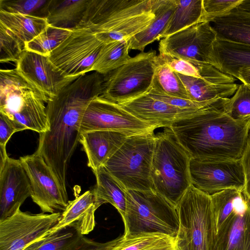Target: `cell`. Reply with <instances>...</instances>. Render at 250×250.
Masks as SVG:
<instances>
[{"label": "cell", "mask_w": 250, "mask_h": 250, "mask_svg": "<svg viewBox=\"0 0 250 250\" xmlns=\"http://www.w3.org/2000/svg\"><path fill=\"white\" fill-rule=\"evenodd\" d=\"M103 80L104 75L96 71L82 75L47 103L49 130L39 134L36 152L50 167L67 197V170L79 142L82 118L90 102L101 95Z\"/></svg>", "instance_id": "6da1fadb"}, {"label": "cell", "mask_w": 250, "mask_h": 250, "mask_svg": "<svg viewBox=\"0 0 250 250\" xmlns=\"http://www.w3.org/2000/svg\"><path fill=\"white\" fill-rule=\"evenodd\" d=\"M229 98L174 122L169 127L191 158L223 161L241 159L250 120H235L225 111Z\"/></svg>", "instance_id": "7a4b0ae2"}, {"label": "cell", "mask_w": 250, "mask_h": 250, "mask_svg": "<svg viewBox=\"0 0 250 250\" xmlns=\"http://www.w3.org/2000/svg\"><path fill=\"white\" fill-rule=\"evenodd\" d=\"M155 17L152 0H88L77 28L88 30L108 43L130 39L147 28Z\"/></svg>", "instance_id": "3957f363"}, {"label": "cell", "mask_w": 250, "mask_h": 250, "mask_svg": "<svg viewBox=\"0 0 250 250\" xmlns=\"http://www.w3.org/2000/svg\"><path fill=\"white\" fill-rule=\"evenodd\" d=\"M190 159L170 127L155 135L151 180L154 190L175 206L192 185Z\"/></svg>", "instance_id": "277c9868"}, {"label": "cell", "mask_w": 250, "mask_h": 250, "mask_svg": "<svg viewBox=\"0 0 250 250\" xmlns=\"http://www.w3.org/2000/svg\"><path fill=\"white\" fill-rule=\"evenodd\" d=\"M125 191L124 235L159 233L176 237L179 220L174 205L155 190Z\"/></svg>", "instance_id": "5b68a950"}, {"label": "cell", "mask_w": 250, "mask_h": 250, "mask_svg": "<svg viewBox=\"0 0 250 250\" xmlns=\"http://www.w3.org/2000/svg\"><path fill=\"white\" fill-rule=\"evenodd\" d=\"M182 250H215L216 229L211 196L192 185L176 206Z\"/></svg>", "instance_id": "8992f818"}, {"label": "cell", "mask_w": 250, "mask_h": 250, "mask_svg": "<svg viewBox=\"0 0 250 250\" xmlns=\"http://www.w3.org/2000/svg\"><path fill=\"white\" fill-rule=\"evenodd\" d=\"M155 140L154 132L131 135L104 165L124 189L154 190L151 170Z\"/></svg>", "instance_id": "52a82bcc"}, {"label": "cell", "mask_w": 250, "mask_h": 250, "mask_svg": "<svg viewBox=\"0 0 250 250\" xmlns=\"http://www.w3.org/2000/svg\"><path fill=\"white\" fill-rule=\"evenodd\" d=\"M155 51L141 52L121 67L104 75V98L117 104L128 101L150 89L155 69Z\"/></svg>", "instance_id": "ba28073f"}, {"label": "cell", "mask_w": 250, "mask_h": 250, "mask_svg": "<svg viewBox=\"0 0 250 250\" xmlns=\"http://www.w3.org/2000/svg\"><path fill=\"white\" fill-rule=\"evenodd\" d=\"M104 43L85 29L77 28L48 57L65 76L78 78L92 69Z\"/></svg>", "instance_id": "9c48e42d"}, {"label": "cell", "mask_w": 250, "mask_h": 250, "mask_svg": "<svg viewBox=\"0 0 250 250\" xmlns=\"http://www.w3.org/2000/svg\"><path fill=\"white\" fill-rule=\"evenodd\" d=\"M159 127L140 120L117 103L100 95L86 107L79 132L81 134L91 131L113 130L135 135L154 132Z\"/></svg>", "instance_id": "30bf717a"}, {"label": "cell", "mask_w": 250, "mask_h": 250, "mask_svg": "<svg viewBox=\"0 0 250 250\" xmlns=\"http://www.w3.org/2000/svg\"><path fill=\"white\" fill-rule=\"evenodd\" d=\"M61 215L32 214L18 208L13 215L0 221V250H23L48 234Z\"/></svg>", "instance_id": "8fae6325"}, {"label": "cell", "mask_w": 250, "mask_h": 250, "mask_svg": "<svg viewBox=\"0 0 250 250\" xmlns=\"http://www.w3.org/2000/svg\"><path fill=\"white\" fill-rule=\"evenodd\" d=\"M189 170L192 185L210 195L228 189H244L241 159L214 161L191 158Z\"/></svg>", "instance_id": "7c38bea8"}, {"label": "cell", "mask_w": 250, "mask_h": 250, "mask_svg": "<svg viewBox=\"0 0 250 250\" xmlns=\"http://www.w3.org/2000/svg\"><path fill=\"white\" fill-rule=\"evenodd\" d=\"M217 38L210 22L202 21L162 39L160 54H166L190 62L211 64V54Z\"/></svg>", "instance_id": "4fadbf2b"}, {"label": "cell", "mask_w": 250, "mask_h": 250, "mask_svg": "<svg viewBox=\"0 0 250 250\" xmlns=\"http://www.w3.org/2000/svg\"><path fill=\"white\" fill-rule=\"evenodd\" d=\"M20 160L28 176L33 201L42 213L63 212L68 203L52 170L36 152L21 156Z\"/></svg>", "instance_id": "5bb4252c"}, {"label": "cell", "mask_w": 250, "mask_h": 250, "mask_svg": "<svg viewBox=\"0 0 250 250\" xmlns=\"http://www.w3.org/2000/svg\"><path fill=\"white\" fill-rule=\"evenodd\" d=\"M16 69L42 96L46 104L63 87L78 78L65 76L48 57L25 49L16 63Z\"/></svg>", "instance_id": "9a60e30c"}, {"label": "cell", "mask_w": 250, "mask_h": 250, "mask_svg": "<svg viewBox=\"0 0 250 250\" xmlns=\"http://www.w3.org/2000/svg\"><path fill=\"white\" fill-rule=\"evenodd\" d=\"M45 102L36 90L28 89L9 96L0 102V112L15 120L24 130L39 134L49 130Z\"/></svg>", "instance_id": "2e32d148"}, {"label": "cell", "mask_w": 250, "mask_h": 250, "mask_svg": "<svg viewBox=\"0 0 250 250\" xmlns=\"http://www.w3.org/2000/svg\"><path fill=\"white\" fill-rule=\"evenodd\" d=\"M31 194L28 176L19 159L0 165V221L13 215Z\"/></svg>", "instance_id": "e0dca14e"}, {"label": "cell", "mask_w": 250, "mask_h": 250, "mask_svg": "<svg viewBox=\"0 0 250 250\" xmlns=\"http://www.w3.org/2000/svg\"><path fill=\"white\" fill-rule=\"evenodd\" d=\"M215 250H250V199L244 192L234 212L217 231Z\"/></svg>", "instance_id": "ac0fdd59"}, {"label": "cell", "mask_w": 250, "mask_h": 250, "mask_svg": "<svg viewBox=\"0 0 250 250\" xmlns=\"http://www.w3.org/2000/svg\"><path fill=\"white\" fill-rule=\"evenodd\" d=\"M118 104L140 120L165 128L169 127L175 121L199 110L173 106L153 98L147 93Z\"/></svg>", "instance_id": "d6986e66"}, {"label": "cell", "mask_w": 250, "mask_h": 250, "mask_svg": "<svg viewBox=\"0 0 250 250\" xmlns=\"http://www.w3.org/2000/svg\"><path fill=\"white\" fill-rule=\"evenodd\" d=\"M131 135L113 130H95L81 133L79 143L86 155L87 165L93 172L103 166Z\"/></svg>", "instance_id": "ffe728a7"}, {"label": "cell", "mask_w": 250, "mask_h": 250, "mask_svg": "<svg viewBox=\"0 0 250 250\" xmlns=\"http://www.w3.org/2000/svg\"><path fill=\"white\" fill-rule=\"evenodd\" d=\"M101 206L95 199L92 190H89L72 201H69L58 223L52 228L51 234L68 225L74 224L83 235L92 231L95 226V212Z\"/></svg>", "instance_id": "44dd1931"}, {"label": "cell", "mask_w": 250, "mask_h": 250, "mask_svg": "<svg viewBox=\"0 0 250 250\" xmlns=\"http://www.w3.org/2000/svg\"><path fill=\"white\" fill-rule=\"evenodd\" d=\"M101 243L82 234L72 224L34 242L23 250H104Z\"/></svg>", "instance_id": "7402d4cb"}, {"label": "cell", "mask_w": 250, "mask_h": 250, "mask_svg": "<svg viewBox=\"0 0 250 250\" xmlns=\"http://www.w3.org/2000/svg\"><path fill=\"white\" fill-rule=\"evenodd\" d=\"M211 61L213 66L235 78L240 68L250 67V45L217 37L213 45Z\"/></svg>", "instance_id": "603a6c76"}, {"label": "cell", "mask_w": 250, "mask_h": 250, "mask_svg": "<svg viewBox=\"0 0 250 250\" xmlns=\"http://www.w3.org/2000/svg\"><path fill=\"white\" fill-rule=\"evenodd\" d=\"M176 5V0H152L155 19L147 28L130 39L129 49L144 52L146 45L161 39Z\"/></svg>", "instance_id": "cb8c5ba5"}, {"label": "cell", "mask_w": 250, "mask_h": 250, "mask_svg": "<svg viewBox=\"0 0 250 250\" xmlns=\"http://www.w3.org/2000/svg\"><path fill=\"white\" fill-rule=\"evenodd\" d=\"M210 23L218 38L250 45V13L234 8Z\"/></svg>", "instance_id": "d4e9b609"}, {"label": "cell", "mask_w": 250, "mask_h": 250, "mask_svg": "<svg viewBox=\"0 0 250 250\" xmlns=\"http://www.w3.org/2000/svg\"><path fill=\"white\" fill-rule=\"evenodd\" d=\"M88 0H51L46 6L45 18L53 27L73 30L80 24Z\"/></svg>", "instance_id": "484cf974"}, {"label": "cell", "mask_w": 250, "mask_h": 250, "mask_svg": "<svg viewBox=\"0 0 250 250\" xmlns=\"http://www.w3.org/2000/svg\"><path fill=\"white\" fill-rule=\"evenodd\" d=\"M183 83L190 100L206 103L233 95L238 85L234 83H215L204 79L176 73Z\"/></svg>", "instance_id": "4316f807"}, {"label": "cell", "mask_w": 250, "mask_h": 250, "mask_svg": "<svg viewBox=\"0 0 250 250\" xmlns=\"http://www.w3.org/2000/svg\"><path fill=\"white\" fill-rule=\"evenodd\" d=\"M96 184L92 189L95 201L100 206L109 203L113 206L124 217L126 209V198L123 187L104 166L93 173Z\"/></svg>", "instance_id": "83f0119b"}, {"label": "cell", "mask_w": 250, "mask_h": 250, "mask_svg": "<svg viewBox=\"0 0 250 250\" xmlns=\"http://www.w3.org/2000/svg\"><path fill=\"white\" fill-rule=\"evenodd\" d=\"M0 24L24 44L39 35L49 25L45 18L0 11Z\"/></svg>", "instance_id": "f1b7e54d"}, {"label": "cell", "mask_w": 250, "mask_h": 250, "mask_svg": "<svg viewBox=\"0 0 250 250\" xmlns=\"http://www.w3.org/2000/svg\"><path fill=\"white\" fill-rule=\"evenodd\" d=\"M176 237L159 233L124 234L105 243L104 250H150L174 242Z\"/></svg>", "instance_id": "f546056e"}, {"label": "cell", "mask_w": 250, "mask_h": 250, "mask_svg": "<svg viewBox=\"0 0 250 250\" xmlns=\"http://www.w3.org/2000/svg\"><path fill=\"white\" fill-rule=\"evenodd\" d=\"M175 10L162 35L163 39L203 21V0H176Z\"/></svg>", "instance_id": "4dcf8cb0"}, {"label": "cell", "mask_w": 250, "mask_h": 250, "mask_svg": "<svg viewBox=\"0 0 250 250\" xmlns=\"http://www.w3.org/2000/svg\"><path fill=\"white\" fill-rule=\"evenodd\" d=\"M150 88L170 96L190 100L176 72L165 63L159 55L156 58L155 72Z\"/></svg>", "instance_id": "1f68e13d"}, {"label": "cell", "mask_w": 250, "mask_h": 250, "mask_svg": "<svg viewBox=\"0 0 250 250\" xmlns=\"http://www.w3.org/2000/svg\"><path fill=\"white\" fill-rule=\"evenodd\" d=\"M129 40L104 43L92 71L105 75L127 62L131 58L129 55Z\"/></svg>", "instance_id": "d6a6232c"}, {"label": "cell", "mask_w": 250, "mask_h": 250, "mask_svg": "<svg viewBox=\"0 0 250 250\" xmlns=\"http://www.w3.org/2000/svg\"><path fill=\"white\" fill-rule=\"evenodd\" d=\"M73 30L49 25L39 35L24 45V49L49 57Z\"/></svg>", "instance_id": "836d02e7"}, {"label": "cell", "mask_w": 250, "mask_h": 250, "mask_svg": "<svg viewBox=\"0 0 250 250\" xmlns=\"http://www.w3.org/2000/svg\"><path fill=\"white\" fill-rule=\"evenodd\" d=\"M243 193V191L231 188L210 195L216 233L234 212Z\"/></svg>", "instance_id": "e575fe53"}, {"label": "cell", "mask_w": 250, "mask_h": 250, "mask_svg": "<svg viewBox=\"0 0 250 250\" xmlns=\"http://www.w3.org/2000/svg\"><path fill=\"white\" fill-rule=\"evenodd\" d=\"M226 112L235 120H250V85H238L232 97L226 104Z\"/></svg>", "instance_id": "d590c367"}, {"label": "cell", "mask_w": 250, "mask_h": 250, "mask_svg": "<svg viewBox=\"0 0 250 250\" xmlns=\"http://www.w3.org/2000/svg\"><path fill=\"white\" fill-rule=\"evenodd\" d=\"M45 0H0V11L45 18Z\"/></svg>", "instance_id": "8d00e7d4"}, {"label": "cell", "mask_w": 250, "mask_h": 250, "mask_svg": "<svg viewBox=\"0 0 250 250\" xmlns=\"http://www.w3.org/2000/svg\"><path fill=\"white\" fill-rule=\"evenodd\" d=\"M25 44L0 24V62L17 63L24 50Z\"/></svg>", "instance_id": "74e56055"}, {"label": "cell", "mask_w": 250, "mask_h": 250, "mask_svg": "<svg viewBox=\"0 0 250 250\" xmlns=\"http://www.w3.org/2000/svg\"><path fill=\"white\" fill-rule=\"evenodd\" d=\"M242 0H203V21H210L237 7Z\"/></svg>", "instance_id": "f35d334b"}, {"label": "cell", "mask_w": 250, "mask_h": 250, "mask_svg": "<svg viewBox=\"0 0 250 250\" xmlns=\"http://www.w3.org/2000/svg\"><path fill=\"white\" fill-rule=\"evenodd\" d=\"M147 93L153 98L169 105L185 109H199L213 104L219 99H217L206 103H199L190 100L170 96L159 92L152 88H150Z\"/></svg>", "instance_id": "ab89813d"}, {"label": "cell", "mask_w": 250, "mask_h": 250, "mask_svg": "<svg viewBox=\"0 0 250 250\" xmlns=\"http://www.w3.org/2000/svg\"><path fill=\"white\" fill-rule=\"evenodd\" d=\"M24 129L15 120L0 112V147L6 148L12 135Z\"/></svg>", "instance_id": "60d3db41"}, {"label": "cell", "mask_w": 250, "mask_h": 250, "mask_svg": "<svg viewBox=\"0 0 250 250\" xmlns=\"http://www.w3.org/2000/svg\"><path fill=\"white\" fill-rule=\"evenodd\" d=\"M245 175V187L243 190L250 199V133L241 158Z\"/></svg>", "instance_id": "b9f144b4"}, {"label": "cell", "mask_w": 250, "mask_h": 250, "mask_svg": "<svg viewBox=\"0 0 250 250\" xmlns=\"http://www.w3.org/2000/svg\"><path fill=\"white\" fill-rule=\"evenodd\" d=\"M235 78L239 80L242 83L250 85V67L240 68L237 73Z\"/></svg>", "instance_id": "7bdbcfd3"}, {"label": "cell", "mask_w": 250, "mask_h": 250, "mask_svg": "<svg viewBox=\"0 0 250 250\" xmlns=\"http://www.w3.org/2000/svg\"><path fill=\"white\" fill-rule=\"evenodd\" d=\"M150 250H182L180 247L179 246L177 238L176 240L169 244H168L167 245L159 247L158 248Z\"/></svg>", "instance_id": "ee69618b"}, {"label": "cell", "mask_w": 250, "mask_h": 250, "mask_svg": "<svg viewBox=\"0 0 250 250\" xmlns=\"http://www.w3.org/2000/svg\"><path fill=\"white\" fill-rule=\"evenodd\" d=\"M235 8L239 11L250 13V0H242L240 4Z\"/></svg>", "instance_id": "f6af8a7d"}]
</instances>
